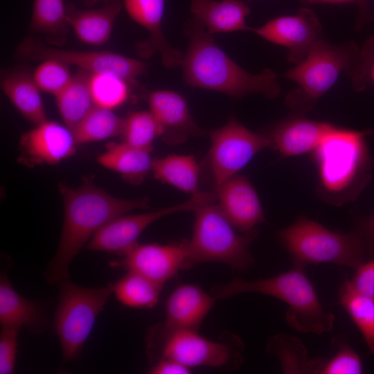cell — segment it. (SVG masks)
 <instances>
[{"label":"cell","mask_w":374,"mask_h":374,"mask_svg":"<svg viewBox=\"0 0 374 374\" xmlns=\"http://www.w3.org/2000/svg\"><path fill=\"white\" fill-rule=\"evenodd\" d=\"M60 192L64 221L57 250L46 271L49 283L69 278V266L73 258L107 222L134 209L148 207L146 198L116 197L89 181L76 188L62 186Z\"/></svg>","instance_id":"cell-1"},{"label":"cell","mask_w":374,"mask_h":374,"mask_svg":"<svg viewBox=\"0 0 374 374\" xmlns=\"http://www.w3.org/2000/svg\"><path fill=\"white\" fill-rule=\"evenodd\" d=\"M188 44L181 64L188 85L241 98L258 93L277 97L281 89L277 75L266 69L252 74L231 60L215 43L205 27L194 17L185 26Z\"/></svg>","instance_id":"cell-2"},{"label":"cell","mask_w":374,"mask_h":374,"mask_svg":"<svg viewBox=\"0 0 374 374\" xmlns=\"http://www.w3.org/2000/svg\"><path fill=\"white\" fill-rule=\"evenodd\" d=\"M369 134L335 125L312 151L319 176L316 191L321 199L340 206L365 187L371 168L366 142Z\"/></svg>","instance_id":"cell-3"},{"label":"cell","mask_w":374,"mask_h":374,"mask_svg":"<svg viewBox=\"0 0 374 374\" xmlns=\"http://www.w3.org/2000/svg\"><path fill=\"white\" fill-rule=\"evenodd\" d=\"M246 293L266 294L284 302L287 305V323L301 332L321 334L333 328L335 315L323 308L303 267L295 265L274 276L256 280L234 278L215 286L212 292L216 299Z\"/></svg>","instance_id":"cell-4"},{"label":"cell","mask_w":374,"mask_h":374,"mask_svg":"<svg viewBox=\"0 0 374 374\" xmlns=\"http://www.w3.org/2000/svg\"><path fill=\"white\" fill-rule=\"evenodd\" d=\"M278 241L291 255L294 265L332 263L357 268L371 253L357 232L330 231L303 216L276 233Z\"/></svg>","instance_id":"cell-5"},{"label":"cell","mask_w":374,"mask_h":374,"mask_svg":"<svg viewBox=\"0 0 374 374\" xmlns=\"http://www.w3.org/2000/svg\"><path fill=\"white\" fill-rule=\"evenodd\" d=\"M358 51L353 42L332 44L323 38L319 40L301 62L283 75L298 85L285 100L293 114L303 115L313 109L340 74L348 72Z\"/></svg>","instance_id":"cell-6"},{"label":"cell","mask_w":374,"mask_h":374,"mask_svg":"<svg viewBox=\"0 0 374 374\" xmlns=\"http://www.w3.org/2000/svg\"><path fill=\"white\" fill-rule=\"evenodd\" d=\"M194 212L192 236L186 240L189 268L202 262H217L242 271L253 264L249 247L257 237V229L238 233L216 202Z\"/></svg>","instance_id":"cell-7"},{"label":"cell","mask_w":374,"mask_h":374,"mask_svg":"<svg viewBox=\"0 0 374 374\" xmlns=\"http://www.w3.org/2000/svg\"><path fill=\"white\" fill-rule=\"evenodd\" d=\"M113 290L112 283L99 288H87L67 279L60 282L53 329L60 342L64 362L80 355Z\"/></svg>","instance_id":"cell-8"},{"label":"cell","mask_w":374,"mask_h":374,"mask_svg":"<svg viewBox=\"0 0 374 374\" xmlns=\"http://www.w3.org/2000/svg\"><path fill=\"white\" fill-rule=\"evenodd\" d=\"M148 348L154 349V358H168L188 368H214L237 366L242 360L240 342L211 340L189 329L167 330L154 327L148 339Z\"/></svg>","instance_id":"cell-9"},{"label":"cell","mask_w":374,"mask_h":374,"mask_svg":"<svg viewBox=\"0 0 374 374\" xmlns=\"http://www.w3.org/2000/svg\"><path fill=\"white\" fill-rule=\"evenodd\" d=\"M15 56L24 61L57 60L91 73H112L128 83L144 74L148 66L144 62L114 52L62 49L32 37L19 44Z\"/></svg>","instance_id":"cell-10"},{"label":"cell","mask_w":374,"mask_h":374,"mask_svg":"<svg viewBox=\"0 0 374 374\" xmlns=\"http://www.w3.org/2000/svg\"><path fill=\"white\" fill-rule=\"evenodd\" d=\"M209 134L211 145L207 160L214 188L237 175L259 152L271 148L265 133L249 130L233 116Z\"/></svg>","instance_id":"cell-11"},{"label":"cell","mask_w":374,"mask_h":374,"mask_svg":"<svg viewBox=\"0 0 374 374\" xmlns=\"http://www.w3.org/2000/svg\"><path fill=\"white\" fill-rule=\"evenodd\" d=\"M216 202L215 190L202 192L187 201L164 208L135 215H122L104 225L89 240L87 249L123 255L137 244L142 233L153 222L167 215L195 211L199 207Z\"/></svg>","instance_id":"cell-12"},{"label":"cell","mask_w":374,"mask_h":374,"mask_svg":"<svg viewBox=\"0 0 374 374\" xmlns=\"http://www.w3.org/2000/svg\"><path fill=\"white\" fill-rule=\"evenodd\" d=\"M121 256L110 266L137 273L163 287L179 271L189 268L186 240L166 244L137 243Z\"/></svg>","instance_id":"cell-13"},{"label":"cell","mask_w":374,"mask_h":374,"mask_svg":"<svg viewBox=\"0 0 374 374\" xmlns=\"http://www.w3.org/2000/svg\"><path fill=\"white\" fill-rule=\"evenodd\" d=\"M249 31L271 43L287 49L288 61L297 64L310 48L323 38L317 15L310 9L301 8L296 14L272 19Z\"/></svg>","instance_id":"cell-14"},{"label":"cell","mask_w":374,"mask_h":374,"mask_svg":"<svg viewBox=\"0 0 374 374\" xmlns=\"http://www.w3.org/2000/svg\"><path fill=\"white\" fill-rule=\"evenodd\" d=\"M214 190L216 204L239 231L251 232L266 222L258 194L247 177L237 174Z\"/></svg>","instance_id":"cell-15"},{"label":"cell","mask_w":374,"mask_h":374,"mask_svg":"<svg viewBox=\"0 0 374 374\" xmlns=\"http://www.w3.org/2000/svg\"><path fill=\"white\" fill-rule=\"evenodd\" d=\"M150 111L160 125L161 137L170 145L186 142L189 137L204 135L191 116L185 98L176 91L157 90L148 96Z\"/></svg>","instance_id":"cell-16"},{"label":"cell","mask_w":374,"mask_h":374,"mask_svg":"<svg viewBox=\"0 0 374 374\" xmlns=\"http://www.w3.org/2000/svg\"><path fill=\"white\" fill-rule=\"evenodd\" d=\"M334 126L294 114L277 122L265 134L271 141V148L281 157H288L312 152Z\"/></svg>","instance_id":"cell-17"},{"label":"cell","mask_w":374,"mask_h":374,"mask_svg":"<svg viewBox=\"0 0 374 374\" xmlns=\"http://www.w3.org/2000/svg\"><path fill=\"white\" fill-rule=\"evenodd\" d=\"M22 154L35 163L55 164L75 152L73 134L66 125L46 121L20 139Z\"/></svg>","instance_id":"cell-18"},{"label":"cell","mask_w":374,"mask_h":374,"mask_svg":"<svg viewBox=\"0 0 374 374\" xmlns=\"http://www.w3.org/2000/svg\"><path fill=\"white\" fill-rule=\"evenodd\" d=\"M215 300L197 285L181 284L167 299L165 322L161 326L167 330H198Z\"/></svg>","instance_id":"cell-19"},{"label":"cell","mask_w":374,"mask_h":374,"mask_svg":"<svg viewBox=\"0 0 374 374\" xmlns=\"http://www.w3.org/2000/svg\"><path fill=\"white\" fill-rule=\"evenodd\" d=\"M123 5V0H105L99 8L84 10L68 4L66 6V20L80 40L90 45L100 46L109 40Z\"/></svg>","instance_id":"cell-20"},{"label":"cell","mask_w":374,"mask_h":374,"mask_svg":"<svg viewBox=\"0 0 374 374\" xmlns=\"http://www.w3.org/2000/svg\"><path fill=\"white\" fill-rule=\"evenodd\" d=\"M190 11L209 34L249 31V7L238 0H192Z\"/></svg>","instance_id":"cell-21"},{"label":"cell","mask_w":374,"mask_h":374,"mask_svg":"<svg viewBox=\"0 0 374 374\" xmlns=\"http://www.w3.org/2000/svg\"><path fill=\"white\" fill-rule=\"evenodd\" d=\"M1 87L14 107L28 121L37 125L47 121L40 89L28 71L16 69L4 72Z\"/></svg>","instance_id":"cell-22"},{"label":"cell","mask_w":374,"mask_h":374,"mask_svg":"<svg viewBox=\"0 0 374 374\" xmlns=\"http://www.w3.org/2000/svg\"><path fill=\"white\" fill-rule=\"evenodd\" d=\"M0 323L1 328L25 326L35 332L44 327V314L39 305L21 296L5 274L0 278Z\"/></svg>","instance_id":"cell-23"},{"label":"cell","mask_w":374,"mask_h":374,"mask_svg":"<svg viewBox=\"0 0 374 374\" xmlns=\"http://www.w3.org/2000/svg\"><path fill=\"white\" fill-rule=\"evenodd\" d=\"M151 150L138 148L124 142L109 143L97 161L103 167L119 173L133 184L141 183L152 170L154 159Z\"/></svg>","instance_id":"cell-24"},{"label":"cell","mask_w":374,"mask_h":374,"mask_svg":"<svg viewBox=\"0 0 374 374\" xmlns=\"http://www.w3.org/2000/svg\"><path fill=\"white\" fill-rule=\"evenodd\" d=\"M91 75L78 69L70 82L55 96L64 123L72 132L95 106L89 87Z\"/></svg>","instance_id":"cell-25"},{"label":"cell","mask_w":374,"mask_h":374,"mask_svg":"<svg viewBox=\"0 0 374 374\" xmlns=\"http://www.w3.org/2000/svg\"><path fill=\"white\" fill-rule=\"evenodd\" d=\"M154 177L191 196L200 194L199 166L193 155L169 154L154 159Z\"/></svg>","instance_id":"cell-26"},{"label":"cell","mask_w":374,"mask_h":374,"mask_svg":"<svg viewBox=\"0 0 374 374\" xmlns=\"http://www.w3.org/2000/svg\"><path fill=\"white\" fill-rule=\"evenodd\" d=\"M69 26L63 0H34L30 29L44 35L47 44L62 46Z\"/></svg>","instance_id":"cell-27"},{"label":"cell","mask_w":374,"mask_h":374,"mask_svg":"<svg viewBox=\"0 0 374 374\" xmlns=\"http://www.w3.org/2000/svg\"><path fill=\"white\" fill-rule=\"evenodd\" d=\"M339 302L362 333L369 352L374 355V298L357 292L345 280L338 292Z\"/></svg>","instance_id":"cell-28"},{"label":"cell","mask_w":374,"mask_h":374,"mask_svg":"<svg viewBox=\"0 0 374 374\" xmlns=\"http://www.w3.org/2000/svg\"><path fill=\"white\" fill-rule=\"evenodd\" d=\"M124 123L112 109L94 106L73 131L75 141L78 145L121 136Z\"/></svg>","instance_id":"cell-29"},{"label":"cell","mask_w":374,"mask_h":374,"mask_svg":"<svg viewBox=\"0 0 374 374\" xmlns=\"http://www.w3.org/2000/svg\"><path fill=\"white\" fill-rule=\"evenodd\" d=\"M162 287L141 274L127 271L114 284L113 292L125 306L152 308L158 303Z\"/></svg>","instance_id":"cell-30"},{"label":"cell","mask_w":374,"mask_h":374,"mask_svg":"<svg viewBox=\"0 0 374 374\" xmlns=\"http://www.w3.org/2000/svg\"><path fill=\"white\" fill-rule=\"evenodd\" d=\"M127 84L112 73H91L89 87L95 106L113 109L123 105L129 95Z\"/></svg>","instance_id":"cell-31"},{"label":"cell","mask_w":374,"mask_h":374,"mask_svg":"<svg viewBox=\"0 0 374 374\" xmlns=\"http://www.w3.org/2000/svg\"><path fill=\"white\" fill-rule=\"evenodd\" d=\"M161 134V128L150 111H140L125 118L121 136L123 142L130 145L152 150L153 141Z\"/></svg>","instance_id":"cell-32"},{"label":"cell","mask_w":374,"mask_h":374,"mask_svg":"<svg viewBox=\"0 0 374 374\" xmlns=\"http://www.w3.org/2000/svg\"><path fill=\"white\" fill-rule=\"evenodd\" d=\"M33 77L41 91L55 96L70 82L73 75L69 65L57 60H47L37 66Z\"/></svg>","instance_id":"cell-33"},{"label":"cell","mask_w":374,"mask_h":374,"mask_svg":"<svg viewBox=\"0 0 374 374\" xmlns=\"http://www.w3.org/2000/svg\"><path fill=\"white\" fill-rule=\"evenodd\" d=\"M351 78L353 88L362 91L368 86L374 87V35L359 49L355 62L346 73Z\"/></svg>","instance_id":"cell-34"},{"label":"cell","mask_w":374,"mask_h":374,"mask_svg":"<svg viewBox=\"0 0 374 374\" xmlns=\"http://www.w3.org/2000/svg\"><path fill=\"white\" fill-rule=\"evenodd\" d=\"M363 364L360 356L348 344H341L330 359L320 361L317 373L360 374Z\"/></svg>","instance_id":"cell-35"},{"label":"cell","mask_w":374,"mask_h":374,"mask_svg":"<svg viewBox=\"0 0 374 374\" xmlns=\"http://www.w3.org/2000/svg\"><path fill=\"white\" fill-rule=\"evenodd\" d=\"M20 328H1L0 335V373L10 374L15 370L17 337Z\"/></svg>","instance_id":"cell-36"},{"label":"cell","mask_w":374,"mask_h":374,"mask_svg":"<svg viewBox=\"0 0 374 374\" xmlns=\"http://www.w3.org/2000/svg\"><path fill=\"white\" fill-rule=\"evenodd\" d=\"M349 282L357 292L374 298V259L365 261L355 268V274Z\"/></svg>","instance_id":"cell-37"},{"label":"cell","mask_w":374,"mask_h":374,"mask_svg":"<svg viewBox=\"0 0 374 374\" xmlns=\"http://www.w3.org/2000/svg\"><path fill=\"white\" fill-rule=\"evenodd\" d=\"M152 374H188L191 369L168 358H159L154 362L148 371Z\"/></svg>","instance_id":"cell-38"},{"label":"cell","mask_w":374,"mask_h":374,"mask_svg":"<svg viewBox=\"0 0 374 374\" xmlns=\"http://www.w3.org/2000/svg\"><path fill=\"white\" fill-rule=\"evenodd\" d=\"M357 232L364 240L371 253H374V215L362 220Z\"/></svg>","instance_id":"cell-39"},{"label":"cell","mask_w":374,"mask_h":374,"mask_svg":"<svg viewBox=\"0 0 374 374\" xmlns=\"http://www.w3.org/2000/svg\"><path fill=\"white\" fill-rule=\"evenodd\" d=\"M358 9L359 13L356 23V29L360 30L369 19L370 14L368 12V0H362L361 5Z\"/></svg>","instance_id":"cell-40"},{"label":"cell","mask_w":374,"mask_h":374,"mask_svg":"<svg viewBox=\"0 0 374 374\" xmlns=\"http://www.w3.org/2000/svg\"><path fill=\"white\" fill-rule=\"evenodd\" d=\"M306 4H314V3H335V4H344V3H356L359 8L362 0H303Z\"/></svg>","instance_id":"cell-41"},{"label":"cell","mask_w":374,"mask_h":374,"mask_svg":"<svg viewBox=\"0 0 374 374\" xmlns=\"http://www.w3.org/2000/svg\"><path fill=\"white\" fill-rule=\"evenodd\" d=\"M86 4L91 6L98 1L99 0H83Z\"/></svg>","instance_id":"cell-42"}]
</instances>
